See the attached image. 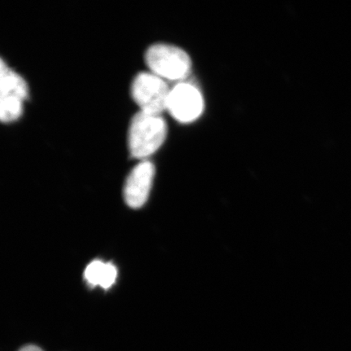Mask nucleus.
<instances>
[{
	"mask_svg": "<svg viewBox=\"0 0 351 351\" xmlns=\"http://www.w3.org/2000/svg\"><path fill=\"white\" fill-rule=\"evenodd\" d=\"M168 126L161 115L139 112L132 119L128 135L129 150L136 159L145 160L164 144Z\"/></svg>",
	"mask_w": 351,
	"mask_h": 351,
	"instance_id": "1",
	"label": "nucleus"
},
{
	"mask_svg": "<svg viewBox=\"0 0 351 351\" xmlns=\"http://www.w3.org/2000/svg\"><path fill=\"white\" fill-rule=\"evenodd\" d=\"M145 60L152 73L165 81L184 82L192 70L187 52L168 43H156L149 47Z\"/></svg>",
	"mask_w": 351,
	"mask_h": 351,
	"instance_id": "2",
	"label": "nucleus"
},
{
	"mask_svg": "<svg viewBox=\"0 0 351 351\" xmlns=\"http://www.w3.org/2000/svg\"><path fill=\"white\" fill-rule=\"evenodd\" d=\"M29 89L25 79L1 60L0 65V118L8 123L19 119Z\"/></svg>",
	"mask_w": 351,
	"mask_h": 351,
	"instance_id": "3",
	"label": "nucleus"
},
{
	"mask_svg": "<svg viewBox=\"0 0 351 351\" xmlns=\"http://www.w3.org/2000/svg\"><path fill=\"white\" fill-rule=\"evenodd\" d=\"M170 90L164 79L152 72H143L134 79L131 95L140 112L161 115L167 110Z\"/></svg>",
	"mask_w": 351,
	"mask_h": 351,
	"instance_id": "4",
	"label": "nucleus"
},
{
	"mask_svg": "<svg viewBox=\"0 0 351 351\" xmlns=\"http://www.w3.org/2000/svg\"><path fill=\"white\" fill-rule=\"evenodd\" d=\"M205 101L199 88L189 82H178L170 90L167 111L183 124L195 122L203 115Z\"/></svg>",
	"mask_w": 351,
	"mask_h": 351,
	"instance_id": "5",
	"label": "nucleus"
},
{
	"mask_svg": "<svg viewBox=\"0 0 351 351\" xmlns=\"http://www.w3.org/2000/svg\"><path fill=\"white\" fill-rule=\"evenodd\" d=\"M155 173V166L147 160L140 162L131 171L124 187L125 200L129 207L139 208L146 203Z\"/></svg>",
	"mask_w": 351,
	"mask_h": 351,
	"instance_id": "6",
	"label": "nucleus"
},
{
	"mask_svg": "<svg viewBox=\"0 0 351 351\" xmlns=\"http://www.w3.org/2000/svg\"><path fill=\"white\" fill-rule=\"evenodd\" d=\"M84 276L87 283L92 287L107 289L116 282L117 269L112 263L94 261L86 267Z\"/></svg>",
	"mask_w": 351,
	"mask_h": 351,
	"instance_id": "7",
	"label": "nucleus"
},
{
	"mask_svg": "<svg viewBox=\"0 0 351 351\" xmlns=\"http://www.w3.org/2000/svg\"><path fill=\"white\" fill-rule=\"evenodd\" d=\"M19 351H43L40 348L35 345L25 346Z\"/></svg>",
	"mask_w": 351,
	"mask_h": 351,
	"instance_id": "8",
	"label": "nucleus"
}]
</instances>
